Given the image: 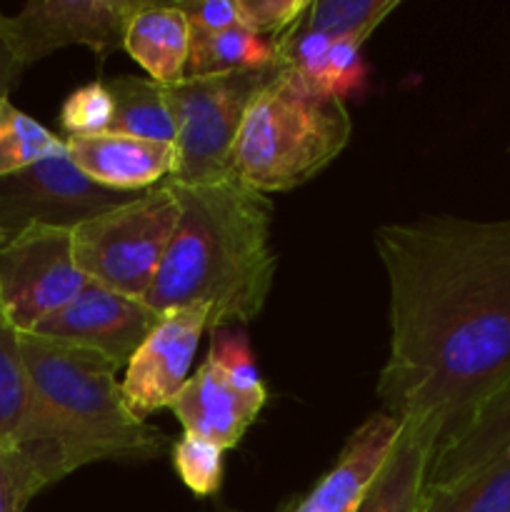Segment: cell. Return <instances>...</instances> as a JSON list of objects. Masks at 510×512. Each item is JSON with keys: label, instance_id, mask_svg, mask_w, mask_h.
<instances>
[{"label": "cell", "instance_id": "obj_16", "mask_svg": "<svg viewBox=\"0 0 510 512\" xmlns=\"http://www.w3.org/2000/svg\"><path fill=\"white\" fill-rule=\"evenodd\" d=\"M123 50L160 85L185 80L190 58V25L175 3H145L125 30Z\"/></svg>", "mask_w": 510, "mask_h": 512}, {"label": "cell", "instance_id": "obj_6", "mask_svg": "<svg viewBox=\"0 0 510 512\" xmlns=\"http://www.w3.org/2000/svg\"><path fill=\"white\" fill-rule=\"evenodd\" d=\"M275 70L185 78L165 88L178 150L173 183L198 185L230 178V153L248 105Z\"/></svg>", "mask_w": 510, "mask_h": 512}, {"label": "cell", "instance_id": "obj_15", "mask_svg": "<svg viewBox=\"0 0 510 512\" xmlns=\"http://www.w3.org/2000/svg\"><path fill=\"white\" fill-rule=\"evenodd\" d=\"M263 405V400L235 390L220 365L213 358H205L168 408L183 425V435L230 450L243 440Z\"/></svg>", "mask_w": 510, "mask_h": 512}, {"label": "cell", "instance_id": "obj_19", "mask_svg": "<svg viewBox=\"0 0 510 512\" xmlns=\"http://www.w3.org/2000/svg\"><path fill=\"white\" fill-rule=\"evenodd\" d=\"M278 68V48L273 38L250 33L248 28L190 33V58L185 78H208L225 73H253Z\"/></svg>", "mask_w": 510, "mask_h": 512}, {"label": "cell", "instance_id": "obj_12", "mask_svg": "<svg viewBox=\"0 0 510 512\" xmlns=\"http://www.w3.org/2000/svg\"><path fill=\"white\" fill-rule=\"evenodd\" d=\"M0 448L18 455L38 490L70 475L35 398L20 333L8 320H0Z\"/></svg>", "mask_w": 510, "mask_h": 512}, {"label": "cell", "instance_id": "obj_20", "mask_svg": "<svg viewBox=\"0 0 510 512\" xmlns=\"http://www.w3.org/2000/svg\"><path fill=\"white\" fill-rule=\"evenodd\" d=\"M105 85L115 105L108 133L175 145V120L165 85L138 75H118Z\"/></svg>", "mask_w": 510, "mask_h": 512}, {"label": "cell", "instance_id": "obj_27", "mask_svg": "<svg viewBox=\"0 0 510 512\" xmlns=\"http://www.w3.org/2000/svg\"><path fill=\"white\" fill-rule=\"evenodd\" d=\"M360 48L363 45L350 43V40H333L323 70L313 83L315 93L343 100V103L348 95L358 93L368 83V65L360 55Z\"/></svg>", "mask_w": 510, "mask_h": 512}, {"label": "cell", "instance_id": "obj_10", "mask_svg": "<svg viewBox=\"0 0 510 512\" xmlns=\"http://www.w3.org/2000/svg\"><path fill=\"white\" fill-rule=\"evenodd\" d=\"M208 323V305H188L160 315L155 328L125 365V378L120 383L125 403L135 418L145 420L155 410L168 408L183 390Z\"/></svg>", "mask_w": 510, "mask_h": 512}, {"label": "cell", "instance_id": "obj_11", "mask_svg": "<svg viewBox=\"0 0 510 512\" xmlns=\"http://www.w3.org/2000/svg\"><path fill=\"white\" fill-rule=\"evenodd\" d=\"M158 320L160 315L143 300L125 298L88 280L68 305L35 325L30 335L93 350L123 368Z\"/></svg>", "mask_w": 510, "mask_h": 512}, {"label": "cell", "instance_id": "obj_4", "mask_svg": "<svg viewBox=\"0 0 510 512\" xmlns=\"http://www.w3.org/2000/svg\"><path fill=\"white\" fill-rule=\"evenodd\" d=\"M353 135L348 105L278 68L248 105L230 153V178L258 193H288L323 173Z\"/></svg>", "mask_w": 510, "mask_h": 512}, {"label": "cell", "instance_id": "obj_28", "mask_svg": "<svg viewBox=\"0 0 510 512\" xmlns=\"http://www.w3.org/2000/svg\"><path fill=\"white\" fill-rule=\"evenodd\" d=\"M240 23L263 38H280L310 10L308 0H238Z\"/></svg>", "mask_w": 510, "mask_h": 512}, {"label": "cell", "instance_id": "obj_7", "mask_svg": "<svg viewBox=\"0 0 510 512\" xmlns=\"http://www.w3.org/2000/svg\"><path fill=\"white\" fill-rule=\"evenodd\" d=\"M88 278L73 258V230L28 225L0 248V303L18 333H30L63 305Z\"/></svg>", "mask_w": 510, "mask_h": 512}, {"label": "cell", "instance_id": "obj_25", "mask_svg": "<svg viewBox=\"0 0 510 512\" xmlns=\"http://www.w3.org/2000/svg\"><path fill=\"white\" fill-rule=\"evenodd\" d=\"M208 358H213L225 373V378L235 385L243 395L255 400H268L263 380H260L258 365H255L253 353H250L248 338L238 330L218 328L213 330V343H210Z\"/></svg>", "mask_w": 510, "mask_h": 512}, {"label": "cell", "instance_id": "obj_30", "mask_svg": "<svg viewBox=\"0 0 510 512\" xmlns=\"http://www.w3.org/2000/svg\"><path fill=\"white\" fill-rule=\"evenodd\" d=\"M175 5L188 18L190 33L210 35L243 25L240 23L238 0H188V3Z\"/></svg>", "mask_w": 510, "mask_h": 512}, {"label": "cell", "instance_id": "obj_5", "mask_svg": "<svg viewBox=\"0 0 510 512\" xmlns=\"http://www.w3.org/2000/svg\"><path fill=\"white\" fill-rule=\"evenodd\" d=\"M180 205L160 183L128 203L73 228V258L80 273L113 293L145 300L178 228Z\"/></svg>", "mask_w": 510, "mask_h": 512}, {"label": "cell", "instance_id": "obj_2", "mask_svg": "<svg viewBox=\"0 0 510 512\" xmlns=\"http://www.w3.org/2000/svg\"><path fill=\"white\" fill-rule=\"evenodd\" d=\"M180 205L178 228L143 303L165 315L208 305V330L253 323L273 290L278 255L270 243L273 203L238 183L165 180Z\"/></svg>", "mask_w": 510, "mask_h": 512}, {"label": "cell", "instance_id": "obj_3", "mask_svg": "<svg viewBox=\"0 0 510 512\" xmlns=\"http://www.w3.org/2000/svg\"><path fill=\"white\" fill-rule=\"evenodd\" d=\"M25 368L68 473L93 463H145L168 445L130 413L115 368L93 350L20 333Z\"/></svg>", "mask_w": 510, "mask_h": 512}, {"label": "cell", "instance_id": "obj_14", "mask_svg": "<svg viewBox=\"0 0 510 512\" xmlns=\"http://www.w3.org/2000/svg\"><path fill=\"white\" fill-rule=\"evenodd\" d=\"M70 160L98 185L118 193H143L175 175L178 150L170 143L118 133L65 138Z\"/></svg>", "mask_w": 510, "mask_h": 512}, {"label": "cell", "instance_id": "obj_33", "mask_svg": "<svg viewBox=\"0 0 510 512\" xmlns=\"http://www.w3.org/2000/svg\"><path fill=\"white\" fill-rule=\"evenodd\" d=\"M0 320H8V318H5V310H3V303H0Z\"/></svg>", "mask_w": 510, "mask_h": 512}, {"label": "cell", "instance_id": "obj_29", "mask_svg": "<svg viewBox=\"0 0 510 512\" xmlns=\"http://www.w3.org/2000/svg\"><path fill=\"white\" fill-rule=\"evenodd\" d=\"M38 493V485L33 483L18 455L0 448V512H23Z\"/></svg>", "mask_w": 510, "mask_h": 512}, {"label": "cell", "instance_id": "obj_31", "mask_svg": "<svg viewBox=\"0 0 510 512\" xmlns=\"http://www.w3.org/2000/svg\"><path fill=\"white\" fill-rule=\"evenodd\" d=\"M20 73H23V65L10 48V40L3 30V13H0V100H8L10 90L18 85Z\"/></svg>", "mask_w": 510, "mask_h": 512}, {"label": "cell", "instance_id": "obj_26", "mask_svg": "<svg viewBox=\"0 0 510 512\" xmlns=\"http://www.w3.org/2000/svg\"><path fill=\"white\" fill-rule=\"evenodd\" d=\"M113 95L105 83H88L73 90L60 108V125L68 138H88V135L108 133L113 123Z\"/></svg>", "mask_w": 510, "mask_h": 512}, {"label": "cell", "instance_id": "obj_13", "mask_svg": "<svg viewBox=\"0 0 510 512\" xmlns=\"http://www.w3.org/2000/svg\"><path fill=\"white\" fill-rule=\"evenodd\" d=\"M398 435L400 423L393 415L383 410L370 415L343 445L333 468L290 512H358Z\"/></svg>", "mask_w": 510, "mask_h": 512}, {"label": "cell", "instance_id": "obj_32", "mask_svg": "<svg viewBox=\"0 0 510 512\" xmlns=\"http://www.w3.org/2000/svg\"><path fill=\"white\" fill-rule=\"evenodd\" d=\"M5 243H8V238H5V235H3V230H0V248H3Z\"/></svg>", "mask_w": 510, "mask_h": 512}, {"label": "cell", "instance_id": "obj_18", "mask_svg": "<svg viewBox=\"0 0 510 512\" xmlns=\"http://www.w3.org/2000/svg\"><path fill=\"white\" fill-rule=\"evenodd\" d=\"M510 450V385L500 395H495L483 413L475 418L468 433L440 455L428 470L425 490L443 488L455 483L465 475L475 473L483 465L493 463L503 453Z\"/></svg>", "mask_w": 510, "mask_h": 512}, {"label": "cell", "instance_id": "obj_1", "mask_svg": "<svg viewBox=\"0 0 510 512\" xmlns=\"http://www.w3.org/2000/svg\"><path fill=\"white\" fill-rule=\"evenodd\" d=\"M375 250L390 290L378 398L428 438L435 463L510 385V218L388 223Z\"/></svg>", "mask_w": 510, "mask_h": 512}, {"label": "cell", "instance_id": "obj_17", "mask_svg": "<svg viewBox=\"0 0 510 512\" xmlns=\"http://www.w3.org/2000/svg\"><path fill=\"white\" fill-rule=\"evenodd\" d=\"M433 463V445L413 425L400 423V435L365 495L358 512H418Z\"/></svg>", "mask_w": 510, "mask_h": 512}, {"label": "cell", "instance_id": "obj_8", "mask_svg": "<svg viewBox=\"0 0 510 512\" xmlns=\"http://www.w3.org/2000/svg\"><path fill=\"white\" fill-rule=\"evenodd\" d=\"M135 195L140 193H118L90 180L63 145L50 158L0 178V230L5 238H13L28 225L73 230Z\"/></svg>", "mask_w": 510, "mask_h": 512}, {"label": "cell", "instance_id": "obj_23", "mask_svg": "<svg viewBox=\"0 0 510 512\" xmlns=\"http://www.w3.org/2000/svg\"><path fill=\"white\" fill-rule=\"evenodd\" d=\"M398 5V0H315L305 13V25L330 40L363 45Z\"/></svg>", "mask_w": 510, "mask_h": 512}, {"label": "cell", "instance_id": "obj_22", "mask_svg": "<svg viewBox=\"0 0 510 512\" xmlns=\"http://www.w3.org/2000/svg\"><path fill=\"white\" fill-rule=\"evenodd\" d=\"M63 145L65 140L45 125L15 108L10 100H0V178L50 158Z\"/></svg>", "mask_w": 510, "mask_h": 512}, {"label": "cell", "instance_id": "obj_9", "mask_svg": "<svg viewBox=\"0 0 510 512\" xmlns=\"http://www.w3.org/2000/svg\"><path fill=\"white\" fill-rule=\"evenodd\" d=\"M148 0H30L3 15V30L20 65H33L68 45H85L100 60L123 48L130 20Z\"/></svg>", "mask_w": 510, "mask_h": 512}, {"label": "cell", "instance_id": "obj_24", "mask_svg": "<svg viewBox=\"0 0 510 512\" xmlns=\"http://www.w3.org/2000/svg\"><path fill=\"white\" fill-rule=\"evenodd\" d=\"M223 455L225 450L213 443L180 435L173 445V468L188 490L195 495H215L223 485Z\"/></svg>", "mask_w": 510, "mask_h": 512}, {"label": "cell", "instance_id": "obj_21", "mask_svg": "<svg viewBox=\"0 0 510 512\" xmlns=\"http://www.w3.org/2000/svg\"><path fill=\"white\" fill-rule=\"evenodd\" d=\"M418 512H510V450L455 483L423 490Z\"/></svg>", "mask_w": 510, "mask_h": 512}]
</instances>
